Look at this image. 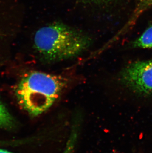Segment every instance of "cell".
<instances>
[{"label":"cell","instance_id":"cell-1","mask_svg":"<svg viewBox=\"0 0 152 153\" xmlns=\"http://www.w3.org/2000/svg\"><path fill=\"white\" fill-rule=\"evenodd\" d=\"M66 85L61 77L33 71L22 79L17 88L19 102L33 116L46 111L61 95Z\"/></svg>","mask_w":152,"mask_h":153},{"label":"cell","instance_id":"cell-2","mask_svg":"<svg viewBox=\"0 0 152 153\" xmlns=\"http://www.w3.org/2000/svg\"><path fill=\"white\" fill-rule=\"evenodd\" d=\"M38 51L49 61L76 56L86 49L89 41L86 36L65 25L55 23L41 28L34 37Z\"/></svg>","mask_w":152,"mask_h":153},{"label":"cell","instance_id":"cell-3","mask_svg":"<svg viewBox=\"0 0 152 153\" xmlns=\"http://www.w3.org/2000/svg\"><path fill=\"white\" fill-rule=\"evenodd\" d=\"M121 79L134 92L152 96V59L130 64L122 72Z\"/></svg>","mask_w":152,"mask_h":153},{"label":"cell","instance_id":"cell-4","mask_svg":"<svg viewBox=\"0 0 152 153\" xmlns=\"http://www.w3.org/2000/svg\"><path fill=\"white\" fill-rule=\"evenodd\" d=\"M133 45L136 48H152V26L148 28L143 33L134 41Z\"/></svg>","mask_w":152,"mask_h":153},{"label":"cell","instance_id":"cell-5","mask_svg":"<svg viewBox=\"0 0 152 153\" xmlns=\"http://www.w3.org/2000/svg\"><path fill=\"white\" fill-rule=\"evenodd\" d=\"M77 138V130L73 129L70 136L66 144V147L62 153H73L76 146V142ZM0 153H13L7 150L0 149Z\"/></svg>","mask_w":152,"mask_h":153},{"label":"cell","instance_id":"cell-6","mask_svg":"<svg viewBox=\"0 0 152 153\" xmlns=\"http://www.w3.org/2000/svg\"><path fill=\"white\" fill-rule=\"evenodd\" d=\"M13 123V119L4 106L0 102V126H9Z\"/></svg>","mask_w":152,"mask_h":153}]
</instances>
